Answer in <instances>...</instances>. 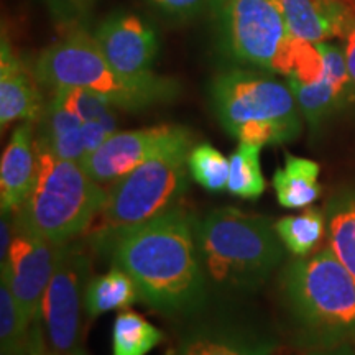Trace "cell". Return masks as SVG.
Masks as SVG:
<instances>
[{
	"instance_id": "18",
	"label": "cell",
	"mask_w": 355,
	"mask_h": 355,
	"mask_svg": "<svg viewBox=\"0 0 355 355\" xmlns=\"http://www.w3.org/2000/svg\"><path fill=\"white\" fill-rule=\"evenodd\" d=\"M319 173L321 166L313 159L286 153L285 166L278 168L273 175V188L279 206L298 209L318 201L322 193Z\"/></svg>"
},
{
	"instance_id": "5",
	"label": "cell",
	"mask_w": 355,
	"mask_h": 355,
	"mask_svg": "<svg viewBox=\"0 0 355 355\" xmlns=\"http://www.w3.org/2000/svg\"><path fill=\"white\" fill-rule=\"evenodd\" d=\"M191 148V132L180 127L163 148L115 181L101 214L89 229V243L145 224L178 206L189 184Z\"/></svg>"
},
{
	"instance_id": "31",
	"label": "cell",
	"mask_w": 355,
	"mask_h": 355,
	"mask_svg": "<svg viewBox=\"0 0 355 355\" xmlns=\"http://www.w3.org/2000/svg\"><path fill=\"white\" fill-rule=\"evenodd\" d=\"M344 40H345V43H344L345 63H347L350 79H352V84L355 87V21H354V25L350 26V30L344 37Z\"/></svg>"
},
{
	"instance_id": "8",
	"label": "cell",
	"mask_w": 355,
	"mask_h": 355,
	"mask_svg": "<svg viewBox=\"0 0 355 355\" xmlns=\"http://www.w3.org/2000/svg\"><path fill=\"white\" fill-rule=\"evenodd\" d=\"M219 3L230 56L288 76L295 37L272 0H219Z\"/></svg>"
},
{
	"instance_id": "19",
	"label": "cell",
	"mask_w": 355,
	"mask_h": 355,
	"mask_svg": "<svg viewBox=\"0 0 355 355\" xmlns=\"http://www.w3.org/2000/svg\"><path fill=\"white\" fill-rule=\"evenodd\" d=\"M140 300L139 288L130 275L119 266H112L107 273L89 278L84 296V313L94 319L109 311L128 309Z\"/></svg>"
},
{
	"instance_id": "3",
	"label": "cell",
	"mask_w": 355,
	"mask_h": 355,
	"mask_svg": "<svg viewBox=\"0 0 355 355\" xmlns=\"http://www.w3.org/2000/svg\"><path fill=\"white\" fill-rule=\"evenodd\" d=\"M196 241L207 283L229 293L260 288L285 257L275 222L237 207H219L196 220Z\"/></svg>"
},
{
	"instance_id": "6",
	"label": "cell",
	"mask_w": 355,
	"mask_h": 355,
	"mask_svg": "<svg viewBox=\"0 0 355 355\" xmlns=\"http://www.w3.org/2000/svg\"><path fill=\"white\" fill-rule=\"evenodd\" d=\"M33 74L42 86L56 91L81 87L105 97L114 107L141 110L175 99L180 91L176 81L153 76L133 81L122 76L102 53L94 37L73 32L48 46L35 63Z\"/></svg>"
},
{
	"instance_id": "14",
	"label": "cell",
	"mask_w": 355,
	"mask_h": 355,
	"mask_svg": "<svg viewBox=\"0 0 355 355\" xmlns=\"http://www.w3.org/2000/svg\"><path fill=\"white\" fill-rule=\"evenodd\" d=\"M318 46L324 60L322 78L309 84L288 79V86L295 94L301 114L313 127L329 117L345 101L354 86L345 63L344 50L327 42L318 43Z\"/></svg>"
},
{
	"instance_id": "30",
	"label": "cell",
	"mask_w": 355,
	"mask_h": 355,
	"mask_svg": "<svg viewBox=\"0 0 355 355\" xmlns=\"http://www.w3.org/2000/svg\"><path fill=\"white\" fill-rule=\"evenodd\" d=\"M28 355H50L40 318L35 319L28 334Z\"/></svg>"
},
{
	"instance_id": "2",
	"label": "cell",
	"mask_w": 355,
	"mask_h": 355,
	"mask_svg": "<svg viewBox=\"0 0 355 355\" xmlns=\"http://www.w3.org/2000/svg\"><path fill=\"white\" fill-rule=\"evenodd\" d=\"M279 293L296 334L311 350L355 345V278L331 247L291 261Z\"/></svg>"
},
{
	"instance_id": "17",
	"label": "cell",
	"mask_w": 355,
	"mask_h": 355,
	"mask_svg": "<svg viewBox=\"0 0 355 355\" xmlns=\"http://www.w3.org/2000/svg\"><path fill=\"white\" fill-rule=\"evenodd\" d=\"M33 122L15 128L0 162V206L2 211L19 212L32 193L38 171L37 139Z\"/></svg>"
},
{
	"instance_id": "7",
	"label": "cell",
	"mask_w": 355,
	"mask_h": 355,
	"mask_svg": "<svg viewBox=\"0 0 355 355\" xmlns=\"http://www.w3.org/2000/svg\"><path fill=\"white\" fill-rule=\"evenodd\" d=\"M217 119L239 141L283 145L301 132V110L288 84L247 69L217 74L211 84Z\"/></svg>"
},
{
	"instance_id": "1",
	"label": "cell",
	"mask_w": 355,
	"mask_h": 355,
	"mask_svg": "<svg viewBox=\"0 0 355 355\" xmlns=\"http://www.w3.org/2000/svg\"><path fill=\"white\" fill-rule=\"evenodd\" d=\"M92 247L130 275L140 300L159 314H193L206 301L209 283L198 250L196 219L184 207H171Z\"/></svg>"
},
{
	"instance_id": "24",
	"label": "cell",
	"mask_w": 355,
	"mask_h": 355,
	"mask_svg": "<svg viewBox=\"0 0 355 355\" xmlns=\"http://www.w3.org/2000/svg\"><path fill=\"white\" fill-rule=\"evenodd\" d=\"M188 168L191 178L206 191L220 193L227 189L230 159L211 144H199L191 148Z\"/></svg>"
},
{
	"instance_id": "20",
	"label": "cell",
	"mask_w": 355,
	"mask_h": 355,
	"mask_svg": "<svg viewBox=\"0 0 355 355\" xmlns=\"http://www.w3.org/2000/svg\"><path fill=\"white\" fill-rule=\"evenodd\" d=\"M329 247L355 278V188H344L326 207Z\"/></svg>"
},
{
	"instance_id": "4",
	"label": "cell",
	"mask_w": 355,
	"mask_h": 355,
	"mask_svg": "<svg viewBox=\"0 0 355 355\" xmlns=\"http://www.w3.org/2000/svg\"><path fill=\"white\" fill-rule=\"evenodd\" d=\"M38 171L33 189L15 212V227L58 245L89 232L109 191L92 180L79 162H69L37 145Z\"/></svg>"
},
{
	"instance_id": "23",
	"label": "cell",
	"mask_w": 355,
	"mask_h": 355,
	"mask_svg": "<svg viewBox=\"0 0 355 355\" xmlns=\"http://www.w3.org/2000/svg\"><path fill=\"white\" fill-rule=\"evenodd\" d=\"M261 146L239 141L230 157V175L227 191L232 196L257 201L266 188V181L260 165Z\"/></svg>"
},
{
	"instance_id": "28",
	"label": "cell",
	"mask_w": 355,
	"mask_h": 355,
	"mask_svg": "<svg viewBox=\"0 0 355 355\" xmlns=\"http://www.w3.org/2000/svg\"><path fill=\"white\" fill-rule=\"evenodd\" d=\"M83 140L86 148V157L89 153L96 152L99 146L117 130L104 122H83ZM84 157V158H86Z\"/></svg>"
},
{
	"instance_id": "34",
	"label": "cell",
	"mask_w": 355,
	"mask_h": 355,
	"mask_svg": "<svg viewBox=\"0 0 355 355\" xmlns=\"http://www.w3.org/2000/svg\"><path fill=\"white\" fill-rule=\"evenodd\" d=\"M50 355H51V354H50Z\"/></svg>"
},
{
	"instance_id": "22",
	"label": "cell",
	"mask_w": 355,
	"mask_h": 355,
	"mask_svg": "<svg viewBox=\"0 0 355 355\" xmlns=\"http://www.w3.org/2000/svg\"><path fill=\"white\" fill-rule=\"evenodd\" d=\"M275 229L288 252L296 257H306L321 242L326 232V212L318 207H308L298 216H288L277 220Z\"/></svg>"
},
{
	"instance_id": "13",
	"label": "cell",
	"mask_w": 355,
	"mask_h": 355,
	"mask_svg": "<svg viewBox=\"0 0 355 355\" xmlns=\"http://www.w3.org/2000/svg\"><path fill=\"white\" fill-rule=\"evenodd\" d=\"M278 340L254 324L211 319L183 332L175 355H273Z\"/></svg>"
},
{
	"instance_id": "27",
	"label": "cell",
	"mask_w": 355,
	"mask_h": 355,
	"mask_svg": "<svg viewBox=\"0 0 355 355\" xmlns=\"http://www.w3.org/2000/svg\"><path fill=\"white\" fill-rule=\"evenodd\" d=\"M209 2L211 0H150L152 6L159 8L166 15L176 17V19H188V17L198 15Z\"/></svg>"
},
{
	"instance_id": "26",
	"label": "cell",
	"mask_w": 355,
	"mask_h": 355,
	"mask_svg": "<svg viewBox=\"0 0 355 355\" xmlns=\"http://www.w3.org/2000/svg\"><path fill=\"white\" fill-rule=\"evenodd\" d=\"M32 324L21 313L7 278H0V347H12L28 343Z\"/></svg>"
},
{
	"instance_id": "9",
	"label": "cell",
	"mask_w": 355,
	"mask_h": 355,
	"mask_svg": "<svg viewBox=\"0 0 355 355\" xmlns=\"http://www.w3.org/2000/svg\"><path fill=\"white\" fill-rule=\"evenodd\" d=\"M89 272L91 257L83 243H63L40 306V322L51 355H86L81 322Z\"/></svg>"
},
{
	"instance_id": "29",
	"label": "cell",
	"mask_w": 355,
	"mask_h": 355,
	"mask_svg": "<svg viewBox=\"0 0 355 355\" xmlns=\"http://www.w3.org/2000/svg\"><path fill=\"white\" fill-rule=\"evenodd\" d=\"M13 235H15V212L2 211V216H0V265L7 261Z\"/></svg>"
},
{
	"instance_id": "12",
	"label": "cell",
	"mask_w": 355,
	"mask_h": 355,
	"mask_svg": "<svg viewBox=\"0 0 355 355\" xmlns=\"http://www.w3.org/2000/svg\"><path fill=\"white\" fill-rule=\"evenodd\" d=\"M178 128L180 125H157L115 132L96 152L89 153L81 165L99 184H114L163 148Z\"/></svg>"
},
{
	"instance_id": "32",
	"label": "cell",
	"mask_w": 355,
	"mask_h": 355,
	"mask_svg": "<svg viewBox=\"0 0 355 355\" xmlns=\"http://www.w3.org/2000/svg\"><path fill=\"white\" fill-rule=\"evenodd\" d=\"M308 355H355V345L343 344V345H336V347L309 350Z\"/></svg>"
},
{
	"instance_id": "16",
	"label": "cell",
	"mask_w": 355,
	"mask_h": 355,
	"mask_svg": "<svg viewBox=\"0 0 355 355\" xmlns=\"http://www.w3.org/2000/svg\"><path fill=\"white\" fill-rule=\"evenodd\" d=\"M37 78L21 63L12 44L2 37L0 48V125L6 130L13 122H37L44 105Z\"/></svg>"
},
{
	"instance_id": "15",
	"label": "cell",
	"mask_w": 355,
	"mask_h": 355,
	"mask_svg": "<svg viewBox=\"0 0 355 355\" xmlns=\"http://www.w3.org/2000/svg\"><path fill=\"white\" fill-rule=\"evenodd\" d=\"M291 35L311 43L344 38L355 21V0H272Z\"/></svg>"
},
{
	"instance_id": "33",
	"label": "cell",
	"mask_w": 355,
	"mask_h": 355,
	"mask_svg": "<svg viewBox=\"0 0 355 355\" xmlns=\"http://www.w3.org/2000/svg\"><path fill=\"white\" fill-rule=\"evenodd\" d=\"M0 355H28V343L12 347H0Z\"/></svg>"
},
{
	"instance_id": "21",
	"label": "cell",
	"mask_w": 355,
	"mask_h": 355,
	"mask_svg": "<svg viewBox=\"0 0 355 355\" xmlns=\"http://www.w3.org/2000/svg\"><path fill=\"white\" fill-rule=\"evenodd\" d=\"M165 340V334L139 313L123 309L112 327L114 355H146Z\"/></svg>"
},
{
	"instance_id": "25",
	"label": "cell",
	"mask_w": 355,
	"mask_h": 355,
	"mask_svg": "<svg viewBox=\"0 0 355 355\" xmlns=\"http://www.w3.org/2000/svg\"><path fill=\"white\" fill-rule=\"evenodd\" d=\"M53 92L51 101L73 112L83 122H104L117 130L115 107L105 97L81 87H63Z\"/></svg>"
},
{
	"instance_id": "11",
	"label": "cell",
	"mask_w": 355,
	"mask_h": 355,
	"mask_svg": "<svg viewBox=\"0 0 355 355\" xmlns=\"http://www.w3.org/2000/svg\"><path fill=\"white\" fill-rule=\"evenodd\" d=\"M102 53L115 71L133 81H145L157 74L152 64L158 53L153 28L133 13L109 17L94 35Z\"/></svg>"
},
{
	"instance_id": "10",
	"label": "cell",
	"mask_w": 355,
	"mask_h": 355,
	"mask_svg": "<svg viewBox=\"0 0 355 355\" xmlns=\"http://www.w3.org/2000/svg\"><path fill=\"white\" fill-rule=\"evenodd\" d=\"M60 248L58 243L15 227L7 261L0 265V273L7 278L30 324L40 318V306L55 272Z\"/></svg>"
}]
</instances>
